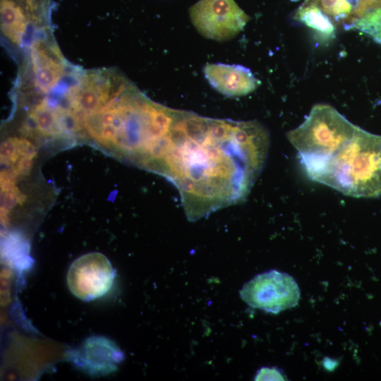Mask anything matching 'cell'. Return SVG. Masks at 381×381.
I'll list each match as a JSON object with an SVG mask.
<instances>
[{"instance_id": "6da1fadb", "label": "cell", "mask_w": 381, "mask_h": 381, "mask_svg": "<svg viewBox=\"0 0 381 381\" xmlns=\"http://www.w3.org/2000/svg\"><path fill=\"white\" fill-rule=\"evenodd\" d=\"M269 146V132L258 121L177 109L153 172L172 183L187 218L196 221L246 200Z\"/></svg>"}, {"instance_id": "7a4b0ae2", "label": "cell", "mask_w": 381, "mask_h": 381, "mask_svg": "<svg viewBox=\"0 0 381 381\" xmlns=\"http://www.w3.org/2000/svg\"><path fill=\"white\" fill-rule=\"evenodd\" d=\"M176 109L148 98L128 78L96 110L84 116V135L145 168L167 135Z\"/></svg>"}, {"instance_id": "3957f363", "label": "cell", "mask_w": 381, "mask_h": 381, "mask_svg": "<svg viewBox=\"0 0 381 381\" xmlns=\"http://www.w3.org/2000/svg\"><path fill=\"white\" fill-rule=\"evenodd\" d=\"M311 180L355 198L381 196V135L357 127L352 138Z\"/></svg>"}, {"instance_id": "277c9868", "label": "cell", "mask_w": 381, "mask_h": 381, "mask_svg": "<svg viewBox=\"0 0 381 381\" xmlns=\"http://www.w3.org/2000/svg\"><path fill=\"white\" fill-rule=\"evenodd\" d=\"M357 127L329 104H317L286 137L309 177L352 138Z\"/></svg>"}, {"instance_id": "5b68a950", "label": "cell", "mask_w": 381, "mask_h": 381, "mask_svg": "<svg viewBox=\"0 0 381 381\" xmlns=\"http://www.w3.org/2000/svg\"><path fill=\"white\" fill-rule=\"evenodd\" d=\"M189 16L202 37L217 42L234 38L250 19L234 0H198L190 7Z\"/></svg>"}, {"instance_id": "8992f818", "label": "cell", "mask_w": 381, "mask_h": 381, "mask_svg": "<svg viewBox=\"0 0 381 381\" xmlns=\"http://www.w3.org/2000/svg\"><path fill=\"white\" fill-rule=\"evenodd\" d=\"M240 296L250 306L276 314L298 305L300 289L289 274L270 270L246 283Z\"/></svg>"}, {"instance_id": "52a82bcc", "label": "cell", "mask_w": 381, "mask_h": 381, "mask_svg": "<svg viewBox=\"0 0 381 381\" xmlns=\"http://www.w3.org/2000/svg\"><path fill=\"white\" fill-rule=\"evenodd\" d=\"M114 277L115 271L108 258L100 253H90L72 262L66 281L75 296L90 301L107 294Z\"/></svg>"}, {"instance_id": "ba28073f", "label": "cell", "mask_w": 381, "mask_h": 381, "mask_svg": "<svg viewBox=\"0 0 381 381\" xmlns=\"http://www.w3.org/2000/svg\"><path fill=\"white\" fill-rule=\"evenodd\" d=\"M66 357L82 372L98 377L116 371L124 354L112 340L102 336H92L79 346L69 350Z\"/></svg>"}, {"instance_id": "9c48e42d", "label": "cell", "mask_w": 381, "mask_h": 381, "mask_svg": "<svg viewBox=\"0 0 381 381\" xmlns=\"http://www.w3.org/2000/svg\"><path fill=\"white\" fill-rule=\"evenodd\" d=\"M202 71L210 86L228 97L247 95L260 85L251 71L242 65L207 63Z\"/></svg>"}, {"instance_id": "30bf717a", "label": "cell", "mask_w": 381, "mask_h": 381, "mask_svg": "<svg viewBox=\"0 0 381 381\" xmlns=\"http://www.w3.org/2000/svg\"><path fill=\"white\" fill-rule=\"evenodd\" d=\"M0 13L1 33L17 47L25 46L32 29L45 30L37 28L26 11L15 0H1Z\"/></svg>"}, {"instance_id": "8fae6325", "label": "cell", "mask_w": 381, "mask_h": 381, "mask_svg": "<svg viewBox=\"0 0 381 381\" xmlns=\"http://www.w3.org/2000/svg\"><path fill=\"white\" fill-rule=\"evenodd\" d=\"M36 155L34 145L25 138L9 137L1 146V162L7 167L3 171L11 177L24 176L29 172Z\"/></svg>"}, {"instance_id": "7c38bea8", "label": "cell", "mask_w": 381, "mask_h": 381, "mask_svg": "<svg viewBox=\"0 0 381 381\" xmlns=\"http://www.w3.org/2000/svg\"><path fill=\"white\" fill-rule=\"evenodd\" d=\"M294 18L311 28L322 40L328 41L335 37L336 25L314 4H302L297 9Z\"/></svg>"}, {"instance_id": "4fadbf2b", "label": "cell", "mask_w": 381, "mask_h": 381, "mask_svg": "<svg viewBox=\"0 0 381 381\" xmlns=\"http://www.w3.org/2000/svg\"><path fill=\"white\" fill-rule=\"evenodd\" d=\"M370 37L381 46V8L368 13L351 28Z\"/></svg>"}, {"instance_id": "5bb4252c", "label": "cell", "mask_w": 381, "mask_h": 381, "mask_svg": "<svg viewBox=\"0 0 381 381\" xmlns=\"http://www.w3.org/2000/svg\"><path fill=\"white\" fill-rule=\"evenodd\" d=\"M255 380H284V376L275 368H262L257 373Z\"/></svg>"}]
</instances>
